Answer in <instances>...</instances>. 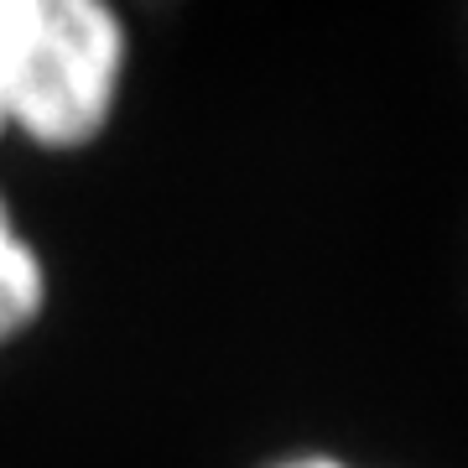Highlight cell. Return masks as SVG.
I'll return each mask as SVG.
<instances>
[{
	"label": "cell",
	"mask_w": 468,
	"mask_h": 468,
	"mask_svg": "<svg viewBox=\"0 0 468 468\" xmlns=\"http://www.w3.org/2000/svg\"><path fill=\"white\" fill-rule=\"evenodd\" d=\"M27 52H32V0H0V135H11Z\"/></svg>",
	"instance_id": "3957f363"
},
{
	"label": "cell",
	"mask_w": 468,
	"mask_h": 468,
	"mask_svg": "<svg viewBox=\"0 0 468 468\" xmlns=\"http://www.w3.org/2000/svg\"><path fill=\"white\" fill-rule=\"evenodd\" d=\"M266 468H359V463H354V458H338V452H323V448H302V452L271 458Z\"/></svg>",
	"instance_id": "277c9868"
},
{
	"label": "cell",
	"mask_w": 468,
	"mask_h": 468,
	"mask_svg": "<svg viewBox=\"0 0 468 468\" xmlns=\"http://www.w3.org/2000/svg\"><path fill=\"white\" fill-rule=\"evenodd\" d=\"M131 79V21L120 0H32V58L11 135L48 156H79L120 115Z\"/></svg>",
	"instance_id": "6da1fadb"
},
{
	"label": "cell",
	"mask_w": 468,
	"mask_h": 468,
	"mask_svg": "<svg viewBox=\"0 0 468 468\" xmlns=\"http://www.w3.org/2000/svg\"><path fill=\"white\" fill-rule=\"evenodd\" d=\"M52 297V276L32 234L21 229L16 208L0 187V349H11L21 334H32Z\"/></svg>",
	"instance_id": "7a4b0ae2"
}]
</instances>
